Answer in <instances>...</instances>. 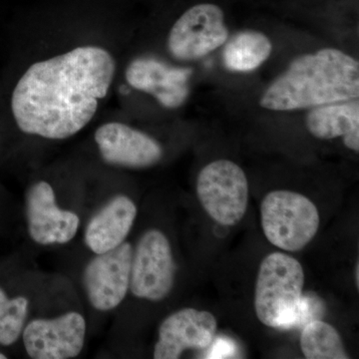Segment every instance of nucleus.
Listing matches in <instances>:
<instances>
[{"label":"nucleus","mask_w":359,"mask_h":359,"mask_svg":"<svg viewBox=\"0 0 359 359\" xmlns=\"http://www.w3.org/2000/svg\"><path fill=\"white\" fill-rule=\"evenodd\" d=\"M301 348L308 359H347L348 354L339 332L320 320L309 321L302 330Z\"/></svg>","instance_id":"nucleus-17"},{"label":"nucleus","mask_w":359,"mask_h":359,"mask_svg":"<svg viewBox=\"0 0 359 359\" xmlns=\"http://www.w3.org/2000/svg\"><path fill=\"white\" fill-rule=\"evenodd\" d=\"M229 30L221 7L200 4L187 9L168 36V49L181 61L200 59L226 43Z\"/></svg>","instance_id":"nucleus-6"},{"label":"nucleus","mask_w":359,"mask_h":359,"mask_svg":"<svg viewBox=\"0 0 359 359\" xmlns=\"http://www.w3.org/2000/svg\"><path fill=\"white\" fill-rule=\"evenodd\" d=\"M86 320L81 313L70 311L54 318H36L25 325L21 339L29 358L70 359L84 347Z\"/></svg>","instance_id":"nucleus-8"},{"label":"nucleus","mask_w":359,"mask_h":359,"mask_svg":"<svg viewBox=\"0 0 359 359\" xmlns=\"http://www.w3.org/2000/svg\"><path fill=\"white\" fill-rule=\"evenodd\" d=\"M8 358V356H7V354L6 353H4V351H0V359H7Z\"/></svg>","instance_id":"nucleus-22"},{"label":"nucleus","mask_w":359,"mask_h":359,"mask_svg":"<svg viewBox=\"0 0 359 359\" xmlns=\"http://www.w3.org/2000/svg\"><path fill=\"white\" fill-rule=\"evenodd\" d=\"M201 204L222 226H236L249 205V182L244 170L230 160H217L203 168L197 180Z\"/></svg>","instance_id":"nucleus-5"},{"label":"nucleus","mask_w":359,"mask_h":359,"mask_svg":"<svg viewBox=\"0 0 359 359\" xmlns=\"http://www.w3.org/2000/svg\"><path fill=\"white\" fill-rule=\"evenodd\" d=\"M304 271L294 257L273 252L264 257L257 273L255 309L268 327L290 330L320 320L323 302L304 295Z\"/></svg>","instance_id":"nucleus-3"},{"label":"nucleus","mask_w":359,"mask_h":359,"mask_svg":"<svg viewBox=\"0 0 359 359\" xmlns=\"http://www.w3.org/2000/svg\"><path fill=\"white\" fill-rule=\"evenodd\" d=\"M94 139L104 162L112 166L143 169L154 166L164 155L153 137L121 122L101 125Z\"/></svg>","instance_id":"nucleus-11"},{"label":"nucleus","mask_w":359,"mask_h":359,"mask_svg":"<svg viewBox=\"0 0 359 359\" xmlns=\"http://www.w3.org/2000/svg\"><path fill=\"white\" fill-rule=\"evenodd\" d=\"M261 219L269 242L287 252L304 249L320 228L316 205L306 196L292 191L269 193L262 202Z\"/></svg>","instance_id":"nucleus-4"},{"label":"nucleus","mask_w":359,"mask_h":359,"mask_svg":"<svg viewBox=\"0 0 359 359\" xmlns=\"http://www.w3.org/2000/svg\"><path fill=\"white\" fill-rule=\"evenodd\" d=\"M136 217L133 201L125 195L116 196L90 219L85 244L95 255L116 249L128 237Z\"/></svg>","instance_id":"nucleus-14"},{"label":"nucleus","mask_w":359,"mask_h":359,"mask_svg":"<svg viewBox=\"0 0 359 359\" xmlns=\"http://www.w3.org/2000/svg\"><path fill=\"white\" fill-rule=\"evenodd\" d=\"M11 297V295L9 294L8 292H7L6 287L0 283V316H2V313L6 311L7 306H8Z\"/></svg>","instance_id":"nucleus-20"},{"label":"nucleus","mask_w":359,"mask_h":359,"mask_svg":"<svg viewBox=\"0 0 359 359\" xmlns=\"http://www.w3.org/2000/svg\"><path fill=\"white\" fill-rule=\"evenodd\" d=\"M309 133L320 140L344 137L346 148L359 152L358 99L311 108L306 117Z\"/></svg>","instance_id":"nucleus-15"},{"label":"nucleus","mask_w":359,"mask_h":359,"mask_svg":"<svg viewBox=\"0 0 359 359\" xmlns=\"http://www.w3.org/2000/svg\"><path fill=\"white\" fill-rule=\"evenodd\" d=\"M354 278H355L356 287H359V264L358 262L355 266V273H354Z\"/></svg>","instance_id":"nucleus-21"},{"label":"nucleus","mask_w":359,"mask_h":359,"mask_svg":"<svg viewBox=\"0 0 359 359\" xmlns=\"http://www.w3.org/2000/svg\"><path fill=\"white\" fill-rule=\"evenodd\" d=\"M217 328L216 318L209 311L180 309L161 323L154 358L177 359L189 349H208L216 339Z\"/></svg>","instance_id":"nucleus-12"},{"label":"nucleus","mask_w":359,"mask_h":359,"mask_svg":"<svg viewBox=\"0 0 359 359\" xmlns=\"http://www.w3.org/2000/svg\"><path fill=\"white\" fill-rule=\"evenodd\" d=\"M192 73V69L175 67L157 58L140 57L129 63L125 78L132 88L154 96L163 107L177 109L188 99Z\"/></svg>","instance_id":"nucleus-13"},{"label":"nucleus","mask_w":359,"mask_h":359,"mask_svg":"<svg viewBox=\"0 0 359 359\" xmlns=\"http://www.w3.org/2000/svg\"><path fill=\"white\" fill-rule=\"evenodd\" d=\"M209 348V356L208 358H235L237 354V348L236 344L230 339H214Z\"/></svg>","instance_id":"nucleus-19"},{"label":"nucleus","mask_w":359,"mask_h":359,"mask_svg":"<svg viewBox=\"0 0 359 359\" xmlns=\"http://www.w3.org/2000/svg\"><path fill=\"white\" fill-rule=\"evenodd\" d=\"M29 313V299L11 295L8 306L0 316V347H11L21 339Z\"/></svg>","instance_id":"nucleus-18"},{"label":"nucleus","mask_w":359,"mask_h":359,"mask_svg":"<svg viewBox=\"0 0 359 359\" xmlns=\"http://www.w3.org/2000/svg\"><path fill=\"white\" fill-rule=\"evenodd\" d=\"M273 44L266 34L245 30L236 34L223 51L224 65L233 72H250L268 60Z\"/></svg>","instance_id":"nucleus-16"},{"label":"nucleus","mask_w":359,"mask_h":359,"mask_svg":"<svg viewBox=\"0 0 359 359\" xmlns=\"http://www.w3.org/2000/svg\"><path fill=\"white\" fill-rule=\"evenodd\" d=\"M133 247L124 242L119 247L96 255L83 273L87 297L94 309L109 311L117 308L130 290Z\"/></svg>","instance_id":"nucleus-9"},{"label":"nucleus","mask_w":359,"mask_h":359,"mask_svg":"<svg viewBox=\"0 0 359 359\" xmlns=\"http://www.w3.org/2000/svg\"><path fill=\"white\" fill-rule=\"evenodd\" d=\"M176 266L164 233L149 230L133 250L130 290L139 299L160 302L174 287Z\"/></svg>","instance_id":"nucleus-7"},{"label":"nucleus","mask_w":359,"mask_h":359,"mask_svg":"<svg viewBox=\"0 0 359 359\" xmlns=\"http://www.w3.org/2000/svg\"><path fill=\"white\" fill-rule=\"evenodd\" d=\"M358 97V61L339 49L323 48L294 59L264 92L259 105L271 111H294Z\"/></svg>","instance_id":"nucleus-2"},{"label":"nucleus","mask_w":359,"mask_h":359,"mask_svg":"<svg viewBox=\"0 0 359 359\" xmlns=\"http://www.w3.org/2000/svg\"><path fill=\"white\" fill-rule=\"evenodd\" d=\"M25 217L29 237L42 245L67 244L79 230L78 215L59 208L53 188L45 181L36 182L26 192Z\"/></svg>","instance_id":"nucleus-10"},{"label":"nucleus","mask_w":359,"mask_h":359,"mask_svg":"<svg viewBox=\"0 0 359 359\" xmlns=\"http://www.w3.org/2000/svg\"><path fill=\"white\" fill-rule=\"evenodd\" d=\"M116 61L107 49L83 45L27 68L14 87L11 111L21 132L65 140L95 117L114 81Z\"/></svg>","instance_id":"nucleus-1"}]
</instances>
